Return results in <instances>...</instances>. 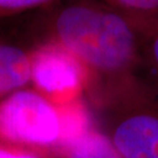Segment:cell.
Wrapping results in <instances>:
<instances>
[{
    "label": "cell",
    "mask_w": 158,
    "mask_h": 158,
    "mask_svg": "<svg viewBox=\"0 0 158 158\" xmlns=\"http://www.w3.org/2000/svg\"><path fill=\"white\" fill-rule=\"evenodd\" d=\"M56 33L66 49L101 70H117L132 56L134 33L116 13L69 6L56 19Z\"/></svg>",
    "instance_id": "obj_1"
},
{
    "label": "cell",
    "mask_w": 158,
    "mask_h": 158,
    "mask_svg": "<svg viewBox=\"0 0 158 158\" xmlns=\"http://www.w3.org/2000/svg\"><path fill=\"white\" fill-rule=\"evenodd\" d=\"M60 134L56 110L36 93L18 90L0 104V136L8 141L49 144Z\"/></svg>",
    "instance_id": "obj_2"
},
{
    "label": "cell",
    "mask_w": 158,
    "mask_h": 158,
    "mask_svg": "<svg viewBox=\"0 0 158 158\" xmlns=\"http://www.w3.org/2000/svg\"><path fill=\"white\" fill-rule=\"evenodd\" d=\"M32 77L42 90L62 93L79 85L81 73L77 62L68 52L47 48L32 61Z\"/></svg>",
    "instance_id": "obj_3"
},
{
    "label": "cell",
    "mask_w": 158,
    "mask_h": 158,
    "mask_svg": "<svg viewBox=\"0 0 158 158\" xmlns=\"http://www.w3.org/2000/svg\"><path fill=\"white\" fill-rule=\"evenodd\" d=\"M113 144L123 158H158V117L127 118L115 130Z\"/></svg>",
    "instance_id": "obj_4"
},
{
    "label": "cell",
    "mask_w": 158,
    "mask_h": 158,
    "mask_svg": "<svg viewBox=\"0 0 158 158\" xmlns=\"http://www.w3.org/2000/svg\"><path fill=\"white\" fill-rule=\"evenodd\" d=\"M32 77V61L17 47L0 45V95L20 89Z\"/></svg>",
    "instance_id": "obj_5"
},
{
    "label": "cell",
    "mask_w": 158,
    "mask_h": 158,
    "mask_svg": "<svg viewBox=\"0 0 158 158\" xmlns=\"http://www.w3.org/2000/svg\"><path fill=\"white\" fill-rule=\"evenodd\" d=\"M70 158H123L111 142L98 134H85L74 142Z\"/></svg>",
    "instance_id": "obj_6"
},
{
    "label": "cell",
    "mask_w": 158,
    "mask_h": 158,
    "mask_svg": "<svg viewBox=\"0 0 158 158\" xmlns=\"http://www.w3.org/2000/svg\"><path fill=\"white\" fill-rule=\"evenodd\" d=\"M48 0H0V10L2 11H19L28 7L44 4Z\"/></svg>",
    "instance_id": "obj_7"
},
{
    "label": "cell",
    "mask_w": 158,
    "mask_h": 158,
    "mask_svg": "<svg viewBox=\"0 0 158 158\" xmlns=\"http://www.w3.org/2000/svg\"><path fill=\"white\" fill-rule=\"evenodd\" d=\"M119 5L138 10V11H155L158 10V0H116Z\"/></svg>",
    "instance_id": "obj_8"
},
{
    "label": "cell",
    "mask_w": 158,
    "mask_h": 158,
    "mask_svg": "<svg viewBox=\"0 0 158 158\" xmlns=\"http://www.w3.org/2000/svg\"><path fill=\"white\" fill-rule=\"evenodd\" d=\"M0 158H35L31 155L21 152H15V151H11L7 149H2L0 148Z\"/></svg>",
    "instance_id": "obj_9"
},
{
    "label": "cell",
    "mask_w": 158,
    "mask_h": 158,
    "mask_svg": "<svg viewBox=\"0 0 158 158\" xmlns=\"http://www.w3.org/2000/svg\"><path fill=\"white\" fill-rule=\"evenodd\" d=\"M152 53H153V56H155V60H156V63L158 66V36L155 39L152 44Z\"/></svg>",
    "instance_id": "obj_10"
}]
</instances>
